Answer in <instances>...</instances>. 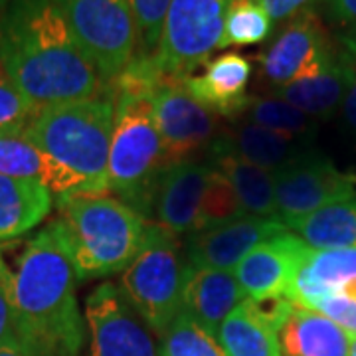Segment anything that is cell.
Instances as JSON below:
<instances>
[{
	"label": "cell",
	"mask_w": 356,
	"mask_h": 356,
	"mask_svg": "<svg viewBox=\"0 0 356 356\" xmlns=\"http://www.w3.org/2000/svg\"><path fill=\"white\" fill-rule=\"evenodd\" d=\"M234 121H248L259 127L271 129L277 133L305 137L309 139L315 131V119L293 107L291 103L280 97H255L250 95L243 111Z\"/></svg>",
	"instance_id": "obj_26"
},
{
	"label": "cell",
	"mask_w": 356,
	"mask_h": 356,
	"mask_svg": "<svg viewBox=\"0 0 356 356\" xmlns=\"http://www.w3.org/2000/svg\"><path fill=\"white\" fill-rule=\"evenodd\" d=\"M243 216H248V214L243 212L242 204L238 200L236 192L228 182V178L220 175L216 168L212 166V175H210L208 186H206V192H204L202 208H200L196 232L218 228V226L229 224V222L240 220Z\"/></svg>",
	"instance_id": "obj_29"
},
{
	"label": "cell",
	"mask_w": 356,
	"mask_h": 356,
	"mask_svg": "<svg viewBox=\"0 0 356 356\" xmlns=\"http://www.w3.org/2000/svg\"><path fill=\"white\" fill-rule=\"evenodd\" d=\"M242 301H245V295L234 271L188 266L182 313L194 318L210 334L218 337L222 323Z\"/></svg>",
	"instance_id": "obj_18"
},
{
	"label": "cell",
	"mask_w": 356,
	"mask_h": 356,
	"mask_svg": "<svg viewBox=\"0 0 356 356\" xmlns=\"http://www.w3.org/2000/svg\"><path fill=\"white\" fill-rule=\"evenodd\" d=\"M257 2L266 8V13L273 22H281V20H289L291 16L305 8H311L315 0H257Z\"/></svg>",
	"instance_id": "obj_33"
},
{
	"label": "cell",
	"mask_w": 356,
	"mask_h": 356,
	"mask_svg": "<svg viewBox=\"0 0 356 356\" xmlns=\"http://www.w3.org/2000/svg\"><path fill=\"white\" fill-rule=\"evenodd\" d=\"M143 54H156L170 0H129Z\"/></svg>",
	"instance_id": "obj_31"
},
{
	"label": "cell",
	"mask_w": 356,
	"mask_h": 356,
	"mask_svg": "<svg viewBox=\"0 0 356 356\" xmlns=\"http://www.w3.org/2000/svg\"><path fill=\"white\" fill-rule=\"evenodd\" d=\"M188 259L178 236L151 222L147 242L121 273L119 289L161 339L182 313Z\"/></svg>",
	"instance_id": "obj_6"
},
{
	"label": "cell",
	"mask_w": 356,
	"mask_h": 356,
	"mask_svg": "<svg viewBox=\"0 0 356 356\" xmlns=\"http://www.w3.org/2000/svg\"><path fill=\"white\" fill-rule=\"evenodd\" d=\"M0 175L36 180L58 196L76 194L74 180L40 149L26 131L0 137Z\"/></svg>",
	"instance_id": "obj_22"
},
{
	"label": "cell",
	"mask_w": 356,
	"mask_h": 356,
	"mask_svg": "<svg viewBox=\"0 0 356 356\" xmlns=\"http://www.w3.org/2000/svg\"><path fill=\"white\" fill-rule=\"evenodd\" d=\"M315 311L334 321L350 337H356V293H332L323 301H318Z\"/></svg>",
	"instance_id": "obj_32"
},
{
	"label": "cell",
	"mask_w": 356,
	"mask_h": 356,
	"mask_svg": "<svg viewBox=\"0 0 356 356\" xmlns=\"http://www.w3.org/2000/svg\"><path fill=\"white\" fill-rule=\"evenodd\" d=\"M285 229L277 216H243L218 228L191 234L184 252L188 266L232 271L254 248Z\"/></svg>",
	"instance_id": "obj_14"
},
{
	"label": "cell",
	"mask_w": 356,
	"mask_h": 356,
	"mask_svg": "<svg viewBox=\"0 0 356 356\" xmlns=\"http://www.w3.org/2000/svg\"><path fill=\"white\" fill-rule=\"evenodd\" d=\"M165 168V151L154 121L153 99L115 97L109 149V191L149 220L153 188Z\"/></svg>",
	"instance_id": "obj_5"
},
{
	"label": "cell",
	"mask_w": 356,
	"mask_h": 356,
	"mask_svg": "<svg viewBox=\"0 0 356 356\" xmlns=\"http://www.w3.org/2000/svg\"><path fill=\"white\" fill-rule=\"evenodd\" d=\"M356 79V65L348 51L334 54L315 74L277 88L275 97L291 103L313 119H329L346 99Z\"/></svg>",
	"instance_id": "obj_16"
},
{
	"label": "cell",
	"mask_w": 356,
	"mask_h": 356,
	"mask_svg": "<svg viewBox=\"0 0 356 356\" xmlns=\"http://www.w3.org/2000/svg\"><path fill=\"white\" fill-rule=\"evenodd\" d=\"M218 140L232 153L271 172L283 170L317 153L305 137L277 133L248 121H232L229 127L220 131Z\"/></svg>",
	"instance_id": "obj_17"
},
{
	"label": "cell",
	"mask_w": 356,
	"mask_h": 356,
	"mask_svg": "<svg viewBox=\"0 0 356 356\" xmlns=\"http://www.w3.org/2000/svg\"><path fill=\"white\" fill-rule=\"evenodd\" d=\"M0 64L38 111L109 91L56 0L6 2Z\"/></svg>",
	"instance_id": "obj_2"
},
{
	"label": "cell",
	"mask_w": 356,
	"mask_h": 356,
	"mask_svg": "<svg viewBox=\"0 0 356 356\" xmlns=\"http://www.w3.org/2000/svg\"><path fill=\"white\" fill-rule=\"evenodd\" d=\"M56 218L64 232L77 280H97L125 271L147 242L151 222L107 194L58 196Z\"/></svg>",
	"instance_id": "obj_4"
},
{
	"label": "cell",
	"mask_w": 356,
	"mask_h": 356,
	"mask_svg": "<svg viewBox=\"0 0 356 356\" xmlns=\"http://www.w3.org/2000/svg\"><path fill=\"white\" fill-rule=\"evenodd\" d=\"M36 113L38 109L26 99L0 64V137L26 131Z\"/></svg>",
	"instance_id": "obj_30"
},
{
	"label": "cell",
	"mask_w": 356,
	"mask_h": 356,
	"mask_svg": "<svg viewBox=\"0 0 356 356\" xmlns=\"http://www.w3.org/2000/svg\"><path fill=\"white\" fill-rule=\"evenodd\" d=\"M115 125L111 91L40 109L26 133L76 184V194L109 192V149Z\"/></svg>",
	"instance_id": "obj_3"
},
{
	"label": "cell",
	"mask_w": 356,
	"mask_h": 356,
	"mask_svg": "<svg viewBox=\"0 0 356 356\" xmlns=\"http://www.w3.org/2000/svg\"><path fill=\"white\" fill-rule=\"evenodd\" d=\"M0 356H42V355H40L36 348H32L30 344L24 343L22 339H13L10 343H6L0 346Z\"/></svg>",
	"instance_id": "obj_36"
},
{
	"label": "cell",
	"mask_w": 356,
	"mask_h": 356,
	"mask_svg": "<svg viewBox=\"0 0 356 356\" xmlns=\"http://www.w3.org/2000/svg\"><path fill=\"white\" fill-rule=\"evenodd\" d=\"M13 339H18L13 307H10L8 295H6L2 283H0V346L10 343Z\"/></svg>",
	"instance_id": "obj_35"
},
{
	"label": "cell",
	"mask_w": 356,
	"mask_h": 356,
	"mask_svg": "<svg viewBox=\"0 0 356 356\" xmlns=\"http://www.w3.org/2000/svg\"><path fill=\"white\" fill-rule=\"evenodd\" d=\"M285 228L299 236L311 250L356 248V196L291 220Z\"/></svg>",
	"instance_id": "obj_25"
},
{
	"label": "cell",
	"mask_w": 356,
	"mask_h": 356,
	"mask_svg": "<svg viewBox=\"0 0 356 356\" xmlns=\"http://www.w3.org/2000/svg\"><path fill=\"white\" fill-rule=\"evenodd\" d=\"M206 161L228 178L248 216H275V172L232 153L218 139Z\"/></svg>",
	"instance_id": "obj_21"
},
{
	"label": "cell",
	"mask_w": 356,
	"mask_h": 356,
	"mask_svg": "<svg viewBox=\"0 0 356 356\" xmlns=\"http://www.w3.org/2000/svg\"><path fill=\"white\" fill-rule=\"evenodd\" d=\"M107 86L135 58L139 34L129 0H56Z\"/></svg>",
	"instance_id": "obj_7"
},
{
	"label": "cell",
	"mask_w": 356,
	"mask_h": 356,
	"mask_svg": "<svg viewBox=\"0 0 356 356\" xmlns=\"http://www.w3.org/2000/svg\"><path fill=\"white\" fill-rule=\"evenodd\" d=\"M273 20L257 0H229L220 48L252 46L271 34Z\"/></svg>",
	"instance_id": "obj_27"
},
{
	"label": "cell",
	"mask_w": 356,
	"mask_h": 356,
	"mask_svg": "<svg viewBox=\"0 0 356 356\" xmlns=\"http://www.w3.org/2000/svg\"><path fill=\"white\" fill-rule=\"evenodd\" d=\"M252 77V64L240 54H222L214 62L206 64L204 76L184 77L186 91L210 111L236 119L242 113L250 95L245 93Z\"/></svg>",
	"instance_id": "obj_19"
},
{
	"label": "cell",
	"mask_w": 356,
	"mask_h": 356,
	"mask_svg": "<svg viewBox=\"0 0 356 356\" xmlns=\"http://www.w3.org/2000/svg\"><path fill=\"white\" fill-rule=\"evenodd\" d=\"M353 196L355 178L318 153L275 172V216L283 224Z\"/></svg>",
	"instance_id": "obj_11"
},
{
	"label": "cell",
	"mask_w": 356,
	"mask_h": 356,
	"mask_svg": "<svg viewBox=\"0 0 356 356\" xmlns=\"http://www.w3.org/2000/svg\"><path fill=\"white\" fill-rule=\"evenodd\" d=\"M76 281L58 220L30 238L0 243V283L13 307L18 339L42 356H79L86 325Z\"/></svg>",
	"instance_id": "obj_1"
},
{
	"label": "cell",
	"mask_w": 356,
	"mask_h": 356,
	"mask_svg": "<svg viewBox=\"0 0 356 356\" xmlns=\"http://www.w3.org/2000/svg\"><path fill=\"white\" fill-rule=\"evenodd\" d=\"M334 58L327 32L311 8L297 13L287 20L275 42L261 54L264 76L283 88L295 79L315 74Z\"/></svg>",
	"instance_id": "obj_12"
},
{
	"label": "cell",
	"mask_w": 356,
	"mask_h": 356,
	"mask_svg": "<svg viewBox=\"0 0 356 356\" xmlns=\"http://www.w3.org/2000/svg\"><path fill=\"white\" fill-rule=\"evenodd\" d=\"M89 356H163L161 339L115 283H102L86 299Z\"/></svg>",
	"instance_id": "obj_9"
},
{
	"label": "cell",
	"mask_w": 356,
	"mask_h": 356,
	"mask_svg": "<svg viewBox=\"0 0 356 356\" xmlns=\"http://www.w3.org/2000/svg\"><path fill=\"white\" fill-rule=\"evenodd\" d=\"M309 252L311 248L289 229L259 243L234 269L245 299L285 297L297 267Z\"/></svg>",
	"instance_id": "obj_15"
},
{
	"label": "cell",
	"mask_w": 356,
	"mask_h": 356,
	"mask_svg": "<svg viewBox=\"0 0 356 356\" xmlns=\"http://www.w3.org/2000/svg\"><path fill=\"white\" fill-rule=\"evenodd\" d=\"M51 210V192L36 180L0 175V243L42 224Z\"/></svg>",
	"instance_id": "obj_23"
},
{
	"label": "cell",
	"mask_w": 356,
	"mask_h": 356,
	"mask_svg": "<svg viewBox=\"0 0 356 356\" xmlns=\"http://www.w3.org/2000/svg\"><path fill=\"white\" fill-rule=\"evenodd\" d=\"M182 79L168 76L153 95L154 121L163 140L165 166L196 161L194 156L204 151L208 154L222 131L218 127L216 113L196 102Z\"/></svg>",
	"instance_id": "obj_10"
},
{
	"label": "cell",
	"mask_w": 356,
	"mask_h": 356,
	"mask_svg": "<svg viewBox=\"0 0 356 356\" xmlns=\"http://www.w3.org/2000/svg\"><path fill=\"white\" fill-rule=\"evenodd\" d=\"M343 115H344V121H346V125L350 127V131L356 135V79L355 83H353V88L348 91V95H346V99L343 103Z\"/></svg>",
	"instance_id": "obj_37"
},
{
	"label": "cell",
	"mask_w": 356,
	"mask_h": 356,
	"mask_svg": "<svg viewBox=\"0 0 356 356\" xmlns=\"http://www.w3.org/2000/svg\"><path fill=\"white\" fill-rule=\"evenodd\" d=\"M325 4L332 20L353 30L356 36V0H325Z\"/></svg>",
	"instance_id": "obj_34"
},
{
	"label": "cell",
	"mask_w": 356,
	"mask_h": 356,
	"mask_svg": "<svg viewBox=\"0 0 356 356\" xmlns=\"http://www.w3.org/2000/svg\"><path fill=\"white\" fill-rule=\"evenodd\" d=\"M210 175L206 159L165 166L154 182L149 222L178 238L194 234Z\"/></svg>",
	"instance_id": "obj_13"
},
{
	"label": "cell",
	"mask_w": 356,
	"mask_h": 356,
	"mask_svg": "<svg viewBox=\"0 0 356 356\" xmlns=\"http://www.w3.org/2000/svg\"><path fill=\"white\" fill-rule=\"evenodd\" d=\"M161 346L163 356H226L218 337L202 329L186 313H180L161 337Z\"/></svg>",
	"instance_id": "obj_28"
},
{
	"label": "cell",
	"mask_w": 356,
	"mask_h": 356,
	"mask_svg": "<svg viewBox=\"0 0 356 356\" xmlns=\"http://www.w3.org/2000/svg\"><path fill=\"white\" fill-rule=\"evenodd\" d=\"M283 356H350L353 337L318 311L295 307L280 329Z\"/></svg>",
	"instance_id": "obj_20"
},
{
	"label": "cell",
	"mask_w": 356,
	"mask_h": 356,
	"mask_svg": "<svg viewBox=\"0 0 356 356\" xmlns=\"http://www.w3.org/2000/svg\"><path fill=\"white\" fill-rule=\"evenodd\" d=\"M229 0H170L156 60L166 76L188 77L220 48Z\"/></svg>",
	"instance_id": "obj_8"
},
{
	"label": "cell",
	"mask_w": 356,
	"mask_h": 356,
	"mask_svg": "<svg viewBox=\"0 0 356 356\" xmlns=\"http://www.w3.org/2000/svg\"><path fill=\"white\" fill-rule=\"evenodd\" d=\"M226 356H283L277 329L267 321L252 299L229 313L218 331Z\"/></svg>",
	"instance_id": "obj_24"
},
{
	"label": "cell",
	"mask_w": 356,
	"mask_h": 356,
	"mask_svg": "<svg viewBox=\"0 0 356 356\" xmlns=\"http://www.w3.org/2000/svg\"><path fill=\"white\" fill-rule=\"evenodd\" d=\"M350 356H356V337H353V350H350Z\"/></svg>",
	"instance_id": "obj_38"
}]
</instances>
